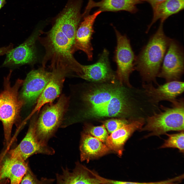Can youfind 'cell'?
Masks as SVG:
<instances>
[{
	"mask_svg": "<svg viewBox=\"0 0 184 184\" xmlns=\"http://www.w3.org/2000/svg\"><path fill=\"white\" fill-rule=\"evenodd\" d=\"M164 22L160 21L156 32L136 58L135 68L143 79L147 82L156 83V77L171 40L164 33Z\"/></svg>",
	"mask_w": 184,
	"mask_h": 184,
	"instance_id": "1",
	"label": "cell"
},
{
	"mask_svg": "<svg viewBox=\"0 0 184 184\" xmlns=\"http://www.w3.org/2000/svg\"><path fill=\"white\" fill-rule=\"evenodd\" d=\"M12 71L4 78V90L0 93V121L4 129V137L7 144L10 139L13 125L18 120L21 108L24 105L19 97V90L24 80L18 79L11 86L10 78Z\"/></svg>",
	"mask_w": 184,
	"mask_h": 184,
	"instance_id": "2",
	"label": "cell"
},
{
	"mask_svg": "<svg viewBox=\"0 0 184 184\" xmlns=\"http://www.w3.org/2000/svg\"><path fill=\"white\" fill-rule=\"evenodd\" d=\"M163 111L147 117L145 125L140 131L151 132L147 137L159 136L170 131L184 130V103L178 100L171 108L161 106Z\"/></svg>",
	"mask_w": 184,
	"mask_h": 184,
	"instance_id": "3",
	"label": "cell"
},
{
	"mask_svg": "<svg viewBox=\"0 0 184 184\" xmlns=\"http://www.w3.org/2000/svg\"><path fill=\"white\" fill-rule=\"evenodd\" d=\"M69 98L62 95L55 103H50L43 109L36 121L35 133L38 141L48 145L49 140L61 125L68 106Z\"/></svg>",
	"mask_w": 184,
	"mask_h": 184,
	"instance_id": "4",
	"label": "cell"
},
{
	"mask_svg": "<svg viewBox=\"0 0 184 184\" xmlns=\"http://www.w3.org/2000/svg\"><path fill=\"white\" fill-rule=\"evenodd\" d=\"M115 31L117 41L115 54L117 76L121 84L124 83L130 87L129 77L134 70L136 58L126 36L116 29Z\"/></svg>",
	"mask_w": 184,
	"mask_h": 184,
	"instance_id": "5",
	"label": "cell"
},
{
	"mask_svg": "<svg viewBox=\"0 0 184 184\" xmlns=\"http://www.w3.org/2000/svg\"><path fill=\"white\" fill-rule=\"evenodd\" d=\"M51 75V72L47 71L42 66L32 70L27 74L19 94L24 105H31L36 103Z\"/></svg>",
	"mask_w": 184,
	"mask_h": 184,
	"instance_id": "6",
	"label": "cell"
},
{
	"mask_svg": "<svg viewBox=\"0 0 184 184\" xmlns=\"http://www.w3.org/2000/svg\"><path fill=\"white\" fill-rule=\"evenodd\" d=\"M36 114L30 121L27 134L19 144L8 152L11 155L26 160L30 157L36 154L53 155L55 151L48 145L41 144L38 140L36 134V126L37 118Z\"/></svg>",
	"mask_w": 184,
	"mask_h": 184,
	"instance_id": "7",
	"label": "cell"
},
{
	"mask_svg": "<svg viewBox=\"0 0 184 184\" xmlns=\"http://www.w3.org/2000/svg\"><path fill=\"white\" fill-rule=\"evenodd\" d=\"M168 47L161 70L157 76L167 82L178 80L180 78L183 72L184 63L183 52L178 43L171 39Z\"/></svg>",
	"mask_w": 184,
	"mask_h": 184,
	"instance_id": "8",
	"label": "cell"
},
{
	"mask_svg": "<svg viewBox=\"0 0 184 184\" xmlns=\"http://www.w3.org/2000/svg\"><path fill=\"white\" fill-rule=\"evenodd\" d=\"M40 33L36 31L22 43L13 48L6 54L3 66H16L34 63L36 60L35 44Z\"/></svg>",
	"mask_w": 184,
	"mask_h": 184,
	"instance_id": "9",
	"label": "cell"
},
{
	"mask_svg": "<svg viewBox=\"0 0 184 184\" xmlns=\"http://www.w3.org/2000/svg\"><path fill=\"white\" fill-rule=\"evenodd\" d=\"M83 0H69L56 19L55 24L71 39L75 40L76 34L82 15L80 9Z\"/></svg>",
	"mask_w": 184,
	"mask_h": 184,
	"instance_id": "10",
	"label": "cell"
},
{
	"mask_svg": "<svg viewBox=\"0 0 184 184\" xmlns=\"http://www.w3.org/2000/svg\"><path fill=\"white\" fill-rule=\"evenodd\" d=\"M51 72L52 75L49 81L37 100L34 109L26 119V120L27 121L34 114H38L44 105L52 103L60 94L65 77L68 74L59 68L53 69Z\"/></svg>",
	"mask_w": 184,
	"mask_h": 184,
	"instance_id": "11",
	"label": "cell"
},
{
	"mask_svg": "<svg viewBox=\"0 0 184 184\" xmlns=\"http://www.w3.org/2000/svg\"><path fill=\"white\" fill-rule=\"evenodd\" d=\"M143 86L146 94L151 101L157 103L163 100H167L172 104L178 101L176 98L184 91L183 82L178 80H173L155 87L151 83L143 84Z\"/></svg>",
	"mask_w": 184,
	"mask_h": 184,
	"instance_id": "12",
	"label": "cell"
},
{
	"mask_svg": "<svg viewBox=\"0 0 184 184\" xmlns=\"http://www.w3.org/2000/svg\"><path fill=\"white\" fill-rule=\"evenodd\" d=\"M123 90L115 95L108 102L97 107L88 109L86 117L94 118L123 116L129 112V107Z\"/></svg>",
	"mask_w": 184,
	"mask_h": 184,
	"instance_id": "13",
	"label": "cell"
},
{
	"mask_svg": "<svg viewBox=\"0 0 184 184\" xmlns=\"http://www.w3.org/2000/svg\"><path fill=\"white\" fill-rule=\"evenodd\" d=\"M109 54L108 51L104 49L96 63L87 65L81 64L78 76L93 82H102L112 78L114 76L110 65Z\"/></svg>",
	"mask_w": 184,
	"mask_h": 184,
	"instance_id": "14",
	"label": "cell"
},
{
	"mask_svg": "<svg viewBox=\"0 0 184 184\" xmlns=\"http://www.w3.org/2000/svg\"><path fill=\"white\" fill-rule=\"evenodd\" d=\"M25 161L5 154L0 163V182L7 179L11 184H20L29 168Z\"/></svg>",
	"mask_w": 184,
	"mask_h": 184,
	"instance_id": "15",
	"label": "cell"
},
{
	"mask_svg": "<svg viewBox=\"0 0 184 184\" xmlns=\"http://www.w3.org/2000/svg\"><path fill=\"white\" fill-rule=\"evenodd\" d=\"M101 12L98 10L92 15L84 16L83 20L78 26L76 32L75 51L79 50L84 51L89 60H92L93 58V49L91 40L94 32V24L96 17Z\"/></svg>",
	"mask_w": 184,
	"mask_h": 184,
	"instance_id": "16",
	"label": "cell"
},
{
	"mask_svg": "<svg viewBox=\"0 0 184 184\" xmlns=\"http://www.w3.org/2000/svg\"><path fill=\"white\" fill-rule=\"evenodd\" d=\"M145 121L143 118H139L114 131L108 136L105 143L106 145L110 150L121 156L125 143L135 131L142 128Z\"/></svg>",
	"mask_w": 184,
	"mask_h": 184,
	"instance_id": "17",
	"label": "cell"
},
{
	"mask_svg": "<svg viewBox=\"0 0 184 184\" xmlns=\"http://www.w3.org/2000/svg\"><path fill=\"white\" fill-rule=\"evenodd\" d=\"M75 168L71 171L67 167H62L61 174H56L58 184H102V182L95 176L90 174L89 170L78 162L75 163Z\"/></svg>",
	"mask_w": 184,
	"mask_h": 184,
	"instance_id": "18",
	"label": "cell"
},
{
	"mask_svg": "<svg viewBox=\"0 0 184 184\" xmlns=\"http://www.w3.org/2000/svg\"><path fill=\"white\" fill-rule=\"evenodd\" d=\"M80 160L87 163L108 153L110 150L101 141L82 132L79 145Z\"/></svg>",
	"mask_w": 184,
	"mask_h": 184,
	"instance_id": "19",
	"label": "cell"
},
{
	"mask_svg": "<svg viewBox=\"0 0 184 184\" xmlns=\"http://www.w3.org/2000/svg\"><path fill=\"white\" fill-rule=\"evenodd\" d=\"M143 3L141 0H101L97 2L89 0L83 15H88L91 9L95 7H98V10L102 12L125 11L135 13L138 10L136 5Z\"/></svg>",
	"mask_w": 184,
	"mask_h": 184,
	"instance_id": "20",
	"label": "cell"
},
{
	"mask_svg": "<svg viewBox=\"0 0 184 184\" xmlns=\"http://www.w3.org/2000/svg\"><path fill=\"white\" fill-rule=\"evenodd\" d=\"M122 90L120 88L113 86H101L85 93L83 99L88 108H95L108 102Z\"/></svg>",
	"mask_w": 184,
	"mask_h": 184,
	"instance_id": "21",
	"label": "cell"
},
{
	"mask_svg": "<svg viewBox=\"0 0 184 184\" xmlns=\"http://www.w3.org/2000/svg\"><path fill=\"white\" fill-rule=\"evenodd\" d=\"M184 0H164L153 8V16L148 26L147 32L151 26L157 20L164 22L169 17L184 9Z\"/></svg>",
	"mask_w": 184,
	"mask_h": 184,
	"instance_id": "22",
	"label": "cell"
},
{
	"mask_svg": "<svg viewBox=\"0 0 184 184\" xmlns=\"http://www.w3.org/2000/svg\"><path fill=\"white\" fill-rule=\"evenodd\" d=\"M168 137L167 139L165 140L163 144L160 148H173L178 149L180 151L184 153V132L173 134H168L166 133Z\"/></svg>",
	"mask_w": 184,
	"mask_h": 184,
	"instance_id": "23",
	"label": "cell"
},
{
	"mask_svg": "<svg viewBox=\"0 0 184 184\" xmlns=\"http://www.w3.org/2000/svg\"><path fill=\"white\" fill-rule=\"evenodd\" d=\"M83 132L97 138L104 143H105L109 135L108 131L103 125L95 126L86 124L84 127Z\"/></svg>",
	"mask_w": 184,
	"mask_h": 184,
	"instance_id": "24",
	"label": "cell"
},
{
	"mask_svg": "<svg viewBox=\"0 0 184 184\" xmlns=\"http://www.w3.org/2000/svg\"><path fill=\"white\" fill-rule=\"evenodd\" d=\"M54 179L42 178L38 179L33 173L29 167L27 171L23 177L20 184H47L52 183Z\"/></svg>",
	"mask_w": 184,
	"mask_h": 184,
	"instance_id": "25",
	"label": "cell"
},
{
	"mask_svg": "<svg viewBox=\"0 0 184 184\" xmlns=\"http://www.w3.org/2000/svg\"><path fill=\"white\" fill-rule=\"evenodd\" d=\"M130 122L124 119H111L102 122L108 132L111 133Z\"/></svg>",
	"mask_w": 184,
	"mask_h": 184,
	"instance_id": "26",
	"label": "cell"
},
{
	"mask_svg": "<svg viewBox=\"0 0 184 184\" xmlns=\"http://www.w3.org/2000/svg\"><path fill=\"white\" fill-rule=\"evenodd\" d=\"M13 48V45L10 44L6 47L0 48V55L7 54Z\"/></svg>",
	"mask_w": 184,
	"mask_h": 184,
	"instance_id": "27",
	"label": "cell"
},
{
	"mask_svg": "<svg viewBox=\"0 0 184 184\" xmlns=\"http://www.w3.org/2000/svg\"><path fill=\"white\" fill-rule=\"evenodd\" d=\"M142 2H146L148 3L151 5L152 9L157 4L164 0H141Z\"/></svg>",
	"mask_w": 184,
	"mask_h": 184,
	"instance_id": "28",
	"label": "cell"
},
{
	"mask_svg": "<svg viewBox=\"0 0 184 184\" xmlns=\"http://www.w3.org/2000/svg\"><path fill=\"white\" fill-rule=\"evenodd\" d=\"M6 0H0V10L6 4Z\"/></svg>",
	"mask_w": 184,
	"mask_h": 184,
	"instance_id": "29",
	"label": "cell"
},
{
	"mask_svg": "<svg viewBox=\"0 0 184 184\" xmlns=\"http://www.w3.org/2000/svg\"><path fill=\"white\" fill-rule=\"evenodd\" d=\"M5 154V152H3L0 154V163L2 159L4 156Z\"/></svg>",
	"mask_w": 184,
	"mask_h": 184,
	"instance_id": "30",
	"label": "cell"
}]
</instances>
